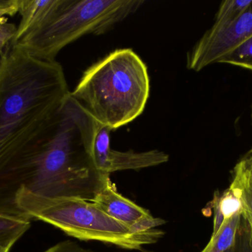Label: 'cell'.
<instances>
[{"label": "cell", "mask_w": 252, "mask_h": 252, "mask_svg": "<svg viewBox=\"0 0 252 252\" xmlns=\"http://www.w3.org/2000/svg\"><path fill=\"white\" fill-rule=\"evenodd\" d=\"M97 124L69 93L6 167L0 180L4 196L14 201L25 187L49 198L91 201L109 175L97 171L92 159Z\"/></svg>", "instance_id": "obj_1"}, {"label": "cell", "mask_w": 252, "mask_h": 252, "mask_svg": "<svg viewBox=\"0 0 252 252\" xmlns=\"http://www.w3.org/2000/svg\"><path fill=\"white\" fill-rule=\"evenodd\" d=\"M69 93L60 63L8 46L0 56V175Z\"/></svg>", "instance_id": "obj_2"}, {"label": "cell", "mask_w": 252, "mask_h": 252, "mask_svg": "<svg viewBox=\"0 0 252 252\" xmlns=\"http://www.w3.org/2000/svg\"><path fill=\"white\" fill-rule=\"evenodd\" d=\"M148 68L131 49H119L92 65L70 92L93 118L112 130L143 112L150 95Z\"/></svg>", "instance_id": "obj_3"}, {"label": "cell", "mask_w": 252, "mask_h": 252, "mask_svg": "<svg viewBox=\"0 0 252 252\" xmlns=\"http://www.w3.org/2000/svg\"><path fill=\"white\" fill-rule=\"evenodd\" d=\"M142 0H52L44 16L10 45L32 57L56 61L66 45L87 34L112 29L143 4Z\"/></svg>", "instance_id": "obj_4"}, {"label": "cell", "mask_w": 252, "mask_h": 252, "mask_svg": "<svg viewBox=\"0 0 252 252\" xmlns=\"http://www.w3.org/2000/svg\"><path fill=\"white\" fill-rule=\"evenodd\" d=\"M18 210L60 229L81 241L112 244L126 250H142V247L158 241L164 232L154 229L134 233L130 226L112 218L91 201L79 198H49L32 193L26 188L16 196Z\"/></svg>", "instance_id": "obj_5"}, {"label": "cell", "mask_w": 252, "mask_h": 252, "mask_svg": "<svg viewBox=\"0 0 252 252\" xmlns=\"http://www.w3.org/2000/svg\"><path fill=\"white\" fill-rule=\"evenodd\" d=\"M252 36V3L241 16L230 22L213 24L188 53L187 68L199 72Z\"/></svg>", "instance_id": "obj_6"}, {"label": "cell", "mask_w": 252, "mask_h": 252, "mask_svg": "<svg viewBox=\"0 0 252 252\" xmlns=\"http://www.w3.org/2000/svg\"><path fill=\"white\" fill-rule=\"evenodd\" d=\"M112 129L98 122L93 140L91 157L97 171L110 175L124 170H139L155 167L169 161V155L161 151H118L111 146Z\"/></svg>", "instance_id": "obj_7"}, {"label": "cell", "mask_w": 252, "mask_h": 252, "mask_svg": "<svg viewBox=\"0 0 252 252\" xmlns=\"http://www.w3.org/2000/svg\"><path fill=\"white\" fill-rule=\"evenodd\" d=\"M90 201L112 218L129 226L144 217L152 216L149 210L121 195L111 180L110 175H106L101 187Z\"/></svg>", "instance_id": "obj_8"}, {"label": "cell", "mask_w": 252, "mask_h": 252, "mask_svg": "<svg viewBox=\"0 0 252 252\" xmlns=\"http://www.w3.org/2000/svg\"><path fill=\"white\" fill-rule=\"evenodd\" d=\"M232 189L238 195L241 204V216L248 223L252 235V167L242 158L233 170Z\"/></svg>", "instance_id": "obj_9"}, {"label": "cell", "mask_w": 252, "mask_h": 252, "mask_svg": "<svg viewBox=\"0 0 252 252\" xmlns=\"http://www.w3.org/2000/svg\"><path fill=\"white\" fill-rule=\"evenodd\" d=\"M31 217L0 212V247L11 250L31 227Z\"/></svg>", "instance_id": "obj_10"}, {"label": "cell", "mask_w": 252, "mask_h": 252, "mask_svg": "<svg viewBox=\"0 0 252 252\" xmlns=\"http://www.w3.org/2000/svg\"><path fill=\"white\" fill-rule=\"evenodd\" d=\"M52 0H19L21 20L17 27L16 36L12 42L17 41L28 29L33 26L44 16ZM11 42V43H12Z\"/></svg>", "instance_id": "obj_11"}, {"label": "cell", "mask_w": 252, "mask_h": 252, "mask_svg": "<svg viewBox=\"0 0 252 252\" xmlns=\"http://www.w3.org/2000/svg\"><path fill=\"white\" fill-rule=\"evenodd\" d=\"M241 217V213H238L226 219L201 252H226L230 250L235 244Z\"/></svg>", "instance_id": "obj_12"}, {"label": "cell", "mask_w": 252, "mask_h": 252, "mask_svg": "<svg viewBox=\"0 0 252 252\" xmlns=\"http://www.w3.org/2000/svg\"><path fill=\"white\" fill-rule=\"evenodd\" d=\"M19 11V0H14L13 4L0 8V56L4 53V48L14 39L17 27L8 22L7 16H14Z\"/></svg>", "instance_id": "obj_13"}, {"label": "cell", "mask_w": 252, "mask_h": 252, "mask_svg": "<svg viewBox=\"0 0 252 252\" xmlns=\"http://www.w3.org/2000/svg\"><path fill=\"white\" fill-rule=\"evenodd\" d=\"M219 63L239 67L252 72V36L225 55Z\"/></svg>", "instance_id": "obj_14"}, {"label": "cell", "mask_w": 252, "mask_h": 252, "mask_svg": "<svg viewBox=\"0 0 252 252\" xmlns=\"http://www.w3.org/2000/svg\"><path fill=\"white\" fill-rule=\"evenodd\" d=\"M252 3V0H226L220 3L215 16L214 24L230 22L239 17Z\"/></svg>", "instance_id": "obj_15"}, {"label": "cell", "mask_w": 252, "mask_h": 252, "mask_svg": "<svg viewBox=\"0 0 252 252\" xmlns=\"http://www.w3.org/2000/svg\"><path fill=\"white\" fill-rule=\"evenodd\" d=\"M216 195H217L219 209L225 220L230 218L238 213H241V201L237 194L232 189L229 188L226 189L221 195L219 192H216Z\"/></svg>", "instance_id": "obj_16"}, {"label": "cell", "mask_w": 252, "mask_h": 252, "mask_svg": "<svg viewBox=\"0 0 252 252\" xmlns=\"http://www.w3.org/2000/svg\"><path fill=\"white\" fill-rule=\"evenodd\" d=\"M165 220L163 219L154 217L151 216L149 217H144V218L136 221V223L130 225V229L132 232L141 233V232L152 230V229L161 226V225L165 224Z\"/></svg>", "instance_id": "obj_17"}, {"label": "cell", "mask_w": 252, "mask_h": 252, "mask_svg": "<svg viewBox=\"0 0 252 252\" xmlns=\"http://www.w3.org/2000/svg\"><path fill=\"white\" fill-rule=\"evenodd\" d=\"M44 252H98L83 248L82 247L77 244L75 241H64L59 243L56 245L50 247V249ZM142 252H154L151 251H142Z\"/></svg>", "instance_id": "obj_18"}, {"label": "cell", "mask_w": 252, "mask_h": 252, "mask_svg": "<svg viewBox=\"0 0 252 252\" xmlns=\"http://www.w3.org/2000/svg\"><path fill=\"white\" fill-rule=\"evenodd\" d=\"M241 158H242L243 160H244L246 162L248 163V164L252 167V148Z\"/></svg>", "instance_id": "obj_19"}, {"label": "cell", "mask_w": 252, "mask_h": 252, "mask_svg": "<svg viewBox=\"0 0 252 252\" xmlns=\"http://www.w3.org/2000/svg\"><path fill=\"white\" fill-rule=\"evenodd\" d=\"M13 0H0V8L13 4Z\"/></svg>", "instance_id": "obj_20"}, {"label": "cell", "mask_w": 252, "mask_h": 252, "mask_svg": "<svg viewBox=\"0 0 252 252\" xmlns=\"http://www.w3.org/2000/svg\"><path fill=\"white\" fill-rule=\"evenodd\" d=\"M249 248H250V252H252V235L251 234L249 238Z\"/></svg>", "instance_id": "obj_21"}, {"label": "cell", "mask_w": 252, "mask_h": 252, "mask_svg": "<svg viewBox=\"0 0 252 252\" xmlns=\"http://www.w3.org/2000/svg\"><path fill=\"white\" fill-rule=\"evenodd\" d=\"M10 249L4 248V247H0V252H9Z\"/></svg>", "instance_id": "obj_22"}, {"label": "cell", "mask_w": 252, "mask_h": 252, "mask_svg": "<svg viewBox=\"0 0 252 252\" xmlns=\"http://www.w3.org/2000/svg\"><path fill=\"white\" fill-rule=\"evenodd\" d=\"M251 119H252V105Z\"/></svg>", "instance_id": "obj_23"}]
</instances>
